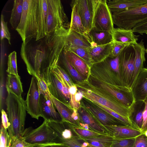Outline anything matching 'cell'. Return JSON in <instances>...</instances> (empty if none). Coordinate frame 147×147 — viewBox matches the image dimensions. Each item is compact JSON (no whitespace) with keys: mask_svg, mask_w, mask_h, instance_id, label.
<instances>
[{"mask_svg":"<svg viewBox=\"0 0 147 147\" xmlns=\"http://www.w3.org/2000/svg\"><path fill=\"white\" fill-rule=\"evenodd\" d=\"M38 80L40 94L43 95L47 100L52 101V96L49 91L48 84L45 79L41 77H36Z\"/></svg>","mask_w":147,"mask_h":147,"instance_id":"cell-38","label":"cell"},{"mask_svg":"<svg viewBox=\"0 0 147 147\" xmlns=\"http://www.w3.org/2000/svg\"><path fill=\"white\" fill-rule=\"evenodd\" d=\"M144 134L147 137V130H146L144 132Z\"/></svg>","mask_w":147,"mask_h":147,"instance_id":"cell-54","label":"cell"},{"mask_svg":"<svg viewBox=\"0 0 147 147\" xmlns=\"http://www.w3.org/2000/svg\"><path fill=\"white\" fill-rule=\"evenodd\" d=\"M52 100L55 108L58 111L62 119V121L71 125L80 127L79 123L71 117L74 110L52 96Z\"/></svg>","mask_w":147,"mask_h":147,"instance_id":"cell-26","label":"cell"},{"mask_svg":"<svg viewBox=\"0 0 147 147\" xmlns=\"http://www.w3.org/2000/svg\"><path fill=\"white\" fill-rule=\"evenodd\" d=\"M131 89L136 101L147 98V68L142 69Z\"/></svg>","mask_w":147,"mask_h":147,"instance_id":"cell-18","label":"cell"},{"mask_svg":"<svg viewBox=\"0 0 147 147\" xmlns=\"http://www.w3.org/2000/svg\"><path fill=\"white\" fill-rule=\"evenodd\" d=\"M147 3V0H109L107 6L112 13L127 10Z\"/></svg>","mask_w":147,"mask_h":147,"instance_id":"cell-21","label":"cell"},{"mask_svg":"<svg viewBox=\"0 0 147 147\" xmlns=\"http://www.w3.org/2000/svg\"><path fill=\"white\" fill-rule=\"evenodd\" d=\"M93 28L113 34L114 28L112 13L107 6L106 0H96Z\"/></svg>","mask_w":147,"mask_h":147,"instance_id":"cell-11","label":"cell"},{"mask_svg":"<svg viewBox=\"0 0 147 147\" xmlns=\"http://www.w3.org/2000/svg\"><path fill=\"white\" fill-rule=\"evenodd\" d=\"M40 95L37 80L32 76L25 101L27 113L32 117L37 120L40 117Z\"/></svg>","mask_w":147,"mask_h":147,"instance_id":"cell-12","label":"cell"},{"mask_svg":"<svg viewBox=\"0 0 147 147\" xmlns=\"http://www.w3.org/2000/svg\"><path fill=\"white\" fill-rule=\"evenodd\" d=\"M87 147H97L94 146L90 144H89L88 146Z\"/></svg>","mask_w":147,"mask_h":147,"instance_id":"cell-55","label":"cell"},{"mask_svg":"<svg viewBox=\"0 0 147 147\" xmlns=\"http://www.w3.org/2000/svg\"><path fill=\"white\" fill-rule=\"evenodd\" d=\"M110 135L114 138H136L144 133L133 127L124 125H112L104 126Z\"/></svg>","mask_w":147,"mask_h":147,"instance_id":"cell-15","label":"cell"},{"mask_svg":"<svg viewBox=\"0 0 147 147\" xmlns=\"http://www.w3.org/2000/svg\"><path fill=\"white\" fill-rule=\"evenodd\" d=\"M89 144L87 142L83 140V142L81 144L82 147H87Z\"/></svg>","mask_w":147,"mask_h":147,"instance_id":"cell-53","label":"cell"},{"mask_svg":"<svg viewBox=\"0 0 147 147\" xmlns=\"http://www.w3.org/2000/svg\"><path fill=\"white\" fill-rule=\"evenodd\" d=\"M70 5L72 12L69 30L88 35L82 24L76 0L72 1Z\"/></svg>","mask_w":147,"mask_h":147,"instance_id":"cell-27","label":"cell"},{"mask_svg":"<svg viewBox=\"0 0 147 147\" xmlns=\"http://www.w3.org/2000/svg\"><path fill=\"white\" fill-rule=\"evenodd\" d=\"M7 113L10 125L8 129L11 139L21 137L25 129L26 107V101L19 97L8 93L6 99Z\"/></svg>","mask_w":147,"mask_h":147,"instance_id":"cell-3","label":"cell"},{"mask_svg":"<svg viewBox=\"0 0 147 147\" xmlns=\"http://www.w3.org/2000/svg\"><path fill=\"white\" fill-rule=\"evenodd\" d=\"M132 30L133 32H137L142 35L147 33V20L137 24Z\"/></svg>","mask_w":147,"mask_h":147,"instance_id":"cell-46","label":"cell"},{"mask_svg":"<svg viewBox=\"0 0 147 147\" xmlns=\"http://www.w3.org/2000/svg\"><path fill=\"white\" fill-rule=\"evenodd\" d=\"M76 1L82 24L88 35L93 27L96 0H76Z\"/></svg>","mask_w":147,"mask_h":147,"instance_id":"cell-14","label":"cell"},{"mask_svg":"<svg viewBox=\"0 0 147 147\" xmlns=\"http://www.w3.org/2000/svg\"><path fill=\"white\" fill-rule=\"evenodd\" d=\"M1 125L5 129L7 130L10 125L7 113L3 109H2L1 111Z\"/></svg>","mask_w":147,"mask_h":147,"instance_id":"cell-49","label":"cell"},{"mask_svg":"<svg viewBox=\"0 0 147 147\" xmlns=\"http://www.w3.org/2000/svg\"><path fill=\"white\" fill-rule=\"evenodd\" d=\"M75 96L76 102L79 104H81V101L83 98V96L82 92L78 90V91L75 94Z\"/></svg>","mask_w":147,"mask_h":147,"instance_id":"cell-51","label":"cell"},{"mask_svg":"<svg viewBox=\"0 0 147 147\" xmlns=\"http://www.w3.org/2000/svg\"><path fill=\"white\" fill-rule=\"evenodd\" d=\"M11 144V147H38L40 146L29 143L25 141L21 137L12 138Z\"/></svg>","mask_w":147,"mask_h":147,"instance_id":"cell-45","label":"cell"},{"mask_svg":"<svg viewBox=\"0 0 147 147\" xmlns=\"http://www.w3.org/2000/svg\"><path fill=\"white\" fill-rule=\"evenodd\" d=\"M83 98L109 109L124 117L129 118L133 108L128 107L115 98L93 85L87 80L75 83Z\"/></svg>","mask_w":147,"mask_h":147,"instance_id":"cell-2","label":"cell"},{"mask_svg":"<svg viewBox=\"0 0 147 147\" xmlns=\"http://www.w3.org/2000/svg\"><path fill=\"white\" fill-rule=\"evenodd\" d=\"M0 147H11V139L9 132L1 125Z\"/></svg>","mask_w":147,"mask_h":147,"instance_id":"cell-42","label":"cell"},{"mask_svg":"<svg viewBox=\"0 0 147 147\" xmlns=\"http://www.w3.org/2000/svg\"><path fill=\"white\" fill-rule=\"evenodd\" d=\"M5 38L7 39L9 43L11 45V35L7 27V22L5 21L3 15H1V39L3 40Z\"/></svg>","mask_w":147,"mask_h":147,"instance_id":"cell-43","label":"cell"},{"mask_svg":"<svg viewBox=\"0 0 147 147\" xmlns=\"http://www.w3.org/2000/svg\"><path fill=\"white\" fill-rule=\"evenodd\" d=\"M77 111L79 122L88 124L91 130L104 135H110L105 128L98 123L84 107L81 106Z\"/></svg>","mask_w":147,"mask_h":147,"instance_id":"cell-20","label":"cell"},{"mask_svg":"<svg viewBox=\"0 0 147 147\" xmlns=\"http://www.w3.org/2000/svg\"><path fill=\"white\" fill-rule=\"evenodd\" d=\"M63 53L78 72L85 80L87 79L90 74V68L87 63L76 54L67 49L65 47Z\"/></svg>","mask_w":147,"mask_h":147,"instance_id":"cell-16","label":"cell"},{"mask_svg":"<svg viewBox=\"0 0 147 147\" xmlns=\"http://www.w3.org/2000/svg\"><path fill=\"white\" fill-rule=\"evenodd\" d=\"M118 56L114 58L109 57L107 58V59L111 69L121 84L123 85L120 75Z\"/></svg>","mask_w":147,"mask_h":147,"instance_id":"cell-41","label":"cell"},{"mask_svg":"<svg viewBox=\"0 0 147 147\" xmlns=\"http://www.w3.org/2000/svg\"><path fill=\"white\" fill-rule=\"evenodd\" d=\"M69 127L78 136L82 138L93 137L104 135L91 130L84 129L81 127L76 126L68 123Z\"/></svg>","mask_w":147,"mask_h":147,"instance_id":"cell-35","label":"cell"},{"mask_svg":"<svg viewBox=\"0 0 147 147\" xmlns=\"http://www.w3.org/2000/svg\"><path fill=\"white\" fill-rule=\"evenodd\" d=\"M145 107L143 114V124L141 131L143 132L147 130V98L143 100Z\"/></svg>","mask_w":147,"mask_h":147,"instance_id":"cell-48","label":"cell"},{"mask_svg":"<svg viewBox=\"0 0 147 147\" xmlns=\"http://www.w3.org/2000/svg\"><path fill=\"white\" fill-rule=\"evenodd\" d=\"M92 42L96 45L107 44L113 41L112 34L107 31L98 30L93 28L89 33Z\"/></svg>","mask_w":147,"mask_h":147,"instance_id":"cell-28","label":"cell"},{"mask_svg":"<svg viewBox=\"0 0 147 147\" xmlns=\"http://www.w3.org/2000/svg\"><path fill=\"white\" fill-rule=\"evenodd\" d=\"M112 35L114 42L131 44L137 43L139 36L135 35L132 29L119 28H114Z\"/></svg>","mask_w":147,"mask_h":147,"instance_id":"cell-25","label":"cell"},{"mask_svg":"<svg viewBox=\"0 0 147 147\" xmlns=\"http://www.w3.org/2000/svg\"><path fill=\"white\" fill-rule=\"evenodd\" d=\"M6 87L8 93L13 94L19 97H22L23 91L20 76L7 74Z\"/></svg>","mask_w":147,"mask_h":147,"instance_id":"cell-30","label":"cell"},{"mask_svg":"<svg viewBox=\"0 0 147 147\" xmlns=\"http://www.w3.org/2000/svg\"><path fill=\"white\" fill-rule=\"evenodd\" d=\"M85 99L86 102L81 101V106L85 109L102 126L104 127L107 125H123L118 120L90 101Z\"/></svg>","mask_w":147,"mask_h":147,"instance_id":"cell-13","label":"cell"},{"mask_svg":"<svg viewBox=\"0 0 147 147\" xmlns=\"http://www.w3.org/2000/svg\"><path fill=\"white\" fill-rule=\"evenodd\" d=\"M40 117L44 120L49 122L62 121V118L56 111L52 101L47 100L42 94L40 95Z\"/></svg>","mask_w":147,"mask_h":147,"instance_id":"cell-17","label":"cell"},{"mask_svg":"<svg viewBox=\"0 0 147 147\" xmlns=\"http://www.w3.org/2000/svg\"><path fill=\"white\" fill-rule=\"evenodd\" d=\"M38 0H24L22 15L16 30L25 45L38 34Z\"/></svg>","mask_w":147,"mask_h":147,"instance_id":"cell-4","label":"cell"},{"mask_svg":"<svg viewBox=\"0 0 147 147\" xmlns=\"http://www.w3.org/2000/svg\"><path fill=\"white\" fill-rule=\"evenodd\" d=\"M132 45L135 51V58L134 71L131 85V89L143 68L144 63L146 61L145 54L146 53L143 40H142L140 42H137Z\"/></svg>","mask_w":147,"mask_h":147,"instance_id":"cell-22","label":"cell"},{"mask_svg":"<svg viewBox=\"0 0 147 147\" xmlns=\"http://www.w3.org/2000/svg\"><path fill=\"white\" fill-rule=\"evenodd\" d=\"M65 47L82 59L90 67L92 65L90 56L87 49L72 45H66Z\"/></svg>","mask_w":147,"mask_h":147,"instance_id":"cell-34","label":"cell"},{"mask_svg":"<svg viewBox=\"0 0 147 147\" xmlns=\"http://www.w3.org/2000/svg\"><path fill=\"white\" fill-rule=\"evenodd\" d=\"M58 64L65 69L76 82H82L85 80L78 72L68 61L63 51L59 58ZM63 68V67H62Z\"/></svg>","mask_w":147,"mask_h":147,"instance_id":"cell-32","label":"cell"},{"mask_svg":"<svg viewBox=\"0 0 147 147\" xmlns=\"http://www.w3.org/2000/svg\"><path fill=\"white\" fill-rule=\"evenodd\" d=\"M80 138L90 144L97 147H111L113 139L111 136L105 135H101L93 137Z\"/></svg>","mask_w":147,"mask_h":147,"instance_id":"cell-33","label":"cell"},{"mask_svg":"<svg viewBox=\"0 0 147 147\" xmlns=\"http://www.w3.org/2000/svg\"><path fill=\"white\" fill-rule=\"evenodd\" d=\"M21 137L29 143L40 145L55 143L57 134L49 125V122L44 120L36 129L29 127L25 129Z\"/></svg>","mask_w":147,"mask_h":147,"instance_id":"cell-7","label":"cell"},{"mask_svg":"<svg viewBox=\"0 0 147 147\" xmlns=\"http://www.w3.org/2000/svg\"><path fill=\"white\" fill-rule=\"evenodd\" d=\"M114 42L109 44L100 45H96L87 49L91 57L92 64L100 62L110 55Z\"/></svg>","mask_w":147,"mask_h":147,"instance_id":"cell-24","label":"cell"},{"mask_svg":"<svg viewBox=\"0 0 147 147\" xmlns=\"http://www.w3.org/2000/svg\"><path fill=\"white\" fill-rule=\"evenodd\" d=\"M130 45L131 44L114 42L112 51L109 57L114 58L118 56L126 47Z\"/></svg>","mask_w":147,"mask_h":147,"instance_id":"cell-44","label":"cell"},{"mask_svg":"<svg viewBox=\"0 0 147 147\" xmlns=\"http://www.w3.org/2000/svg\"><path fill=\"white\" fill-rule=\"evenodd\" d=\"M66 45H72L86 49L96 45L89 36L69 30L67 36Z\"/></svg>","mask_w":147,"mask_h":147,"instance_id":"cell-23","label":"cell"},{"mask_svg":"<svg viewBox=\"0 0 147 147\" xmlns=\"http://www.w3.org/2000/svg\"><path fill=\"white\" fill-rule=\"evenodd\" d=\"M114 24L118 28L131 30L147 20V3L127 10L112 13Z\"/></svg>","mask_w":147,"mask_h":147,"instance_id":"cell-6","label":"cell"},{"mask_svg":"<svg viewBox=\"0 0 147 147\" xmlns=\"http://www.w3.org/2000/svg\"><path fill=\"white\" fill-rule=\"evenodd\" d=\"M147 35V33H146Z\"/></svg>","mask_w":147,"mask_h":147,"instance_id":"cell-57","label":"cell"},{"mask_svg":"<svg viewBox=\"0 0 147 147\" xmlns=\"http://www.w3.org/2000/svg\"><path fill=\"white\" fill-rule=\"evenodd\" d=\"M133 147H147V137L144 134L136 137Z\"/></svg>","mask_w":147,"mask_h":147,"instance_id":"cell-47","label":"cell"},{"mask_svg":"<svg viewBox=\"0 0 147 147\" xmlns=\"http://www.w3.org/2000/svg\"><path fill=\"white\" fill-rule=\"evenodd\" d=\"M45 81L51 95L70 108L69 87L66 81L52 68L49 71Z\"/></svg>","mask_w":147,"mask_h":147,"instance_id":"cell-9","label":"cell"},{"mask_svg":"<svg viewBox=\"0 0 147 147\" xmlns=\"http://www.w3.org/2000/svg\"><path fill=\"white\" fill-rule=\"evenodd\" d=\"M87 80L125 106L129 108L134 107L136 101L131 88L122 85L112 86L90 74Z\"/></svg>","mask_w":147,"mask_h":147,"instance_id":"cell-5","label":"cell"},{"mask_svg":"<svg viewBox=\"0 0 147 147\" xmlns=\"http://www.w3.org/2000/svg\"><path fill=\"white\" fill-rule=\"evenodd\" d=\"M118 56L119 71L122 85L131 88L135 58L132 44L126 47Z\"/></svg>","mask_w":147,"mask_h":147,"instance_id":"cell-10","label":"cell"},{"mask_svg":"<svg viewBox=\"0 0 147 147\" xmlns=\"http://www.w3.org/2000/svg\"><path fill=\"white\" fill-rule=\"evenodd\" d=\"M136 138L122 139L114 138L111 147H133Z\"/></svg>","mask_w":147,"mask_h":147,"instance_id":"cell-40","label":"cell"},{"mask_svg":"<svg viewBox=\"0 0 147 147\" xmlns=\"http://www.w3.org/2000/svg\"><path fill=\"white\" fill-rule=\"evenodd\" d=\"M16 53L13 51L8 56L7 68L6 71L8 74L20 76L17 70Z\"/></svg>","mask_w":147,"mask_h":147,"instance_id":"cell-37","label":"cell"},{"mask_svg":"<svg viewBox=\"0 0 147 147\" xmlns=\"http://www.w3.org/2000/svg\"><path fill=\"white\" fill-rule=\"evenodd\" d=\"M145 107L144 101H136L133 111L129 118L134 127L141 131L143 124V114Z\"/></svg>","mask_w":147,"mask_h":147,"instance_id":"cell-29","label":"cell"},{"mask_svg":"<svg viewBox=\"0 0 147 147\" xmlns=\"http://www.w3.org/2000/svg\"><path fill=\"white\" fill-rule=\"evenodd\" d=\"M83 140L77 135L73 134L71 138L68 139H56V143H62L67 147H82L81 144Z\"/></svg>","mask_w":147,"mask_h":147,"instance_id":"cell-39","label":"cell"},{"mask_svg":"<svg viewBox=\"0 0 147 147\" xmlns=\"http://www.w3.org/2000/svg\"><path fill=\"white\" fill-rule=\"evenodd\" d=\"M38 34L35 41L43 38L47 35V0H38Z\"/></svg>","mask_w":147,"mask_h":147,"instance_id":"cell-19","label":"cell"},{"mask_svg":"<svg viewBox=\"0 0 147 147\" xmlns=\"http://www.w3.org/2000/svg\"><path fill=\"white\" fill-rule=\"evenodd\" d=\"M145 51H146V53L147 54V45L146 46V49H145Z\"/></svg>","mask_w":147,"mask_h":147,"instance_id":"cell-56","label":"cell"},{"mask_svg":"<svg viewBox=\"0 0 147 147\" xmlns=\"http://www.w3.org/2000/svg\"><path fill=\"white\" fill-rule=\"evenodd\" d=\"M47 34L67 26L68 18L59 0H47Z\"/></svg>","mask_w":147,"mask_h":147,"instance_id":"cell-8","label":"cell"},{"mask_svg":"<svg viewBox=\"0 0 147 147\" xmlns=\"http://www.w3.org/2000/svg\"><path fill=\"white\" fill-rule=\"evenodd\" d=\"M38 147H67L63 144L53 143L47 144L40 145Z\"/></svg>","mask_w":147,"mask_h":147,"instance_id":"cell-50","label":"cell"},{"mask_svg":"<svg viewBox=\"0 0 147 147\" xmlns=\"http://www.w3.org/2000/svg\"><path fill=\"white\" fill-rule=\"evenodd\" d=\"M79 125L80 127L87 130H90L88 125L85 123L79 122Z\"/></svg>","mask_w":147,"mask_h":147,"instance_id":"cell-52","label":"cell"},{"mask_svg":"<svg viewBox=\"0 0 147 147\" xmlns=\"http://www.w3.org/2000/svg\"><path fill=\"white\" fill-rule=\"evenodd\" d=\"M24 0H15L11 11L9 22L16 30L19 26L22 15Z\"/></svg>","mask_w":147,"mask_h":147,"instance_id":"cell-31","label":"cell"},{"mask_svg":"<svg viewBox=\"0 0 147 147\" xmlns=\"http://www.w3.org/2000/svg\"><path fill=\"white\" fill-rule=\"evenodd\" d=\"M63 26L47 35L33 44L21 49V56L28 73L46 79L51 68L58 64L66 45L69 28Z\"/></svg>","mask_w":147,"mask_h":147,"instance_id":"cell-1","label":"cell"},{"mask_svg":"<svg viewBox=\"0 0 147 147\" xmlns=\"http://www.w3.org/2000/svg\"><path fill=\"white\" fill-rule=\"evenodd\" d=\"M91 102L118 120L123 125L134 128L129 119L123 117L112 110L99 104L95 102Z\"/></svg>","mask_w":147,"mask_h":147,"instance_id":"cell-36","label":"cell"}]
</instances>
